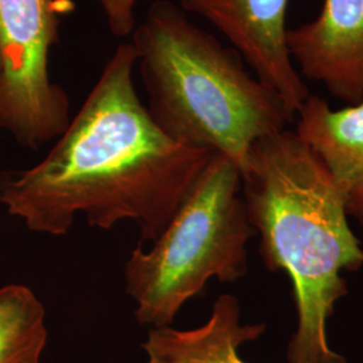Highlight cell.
Returning a JSON list of instances; mask_svg holds the SVG:
<instances>
[{
  "mask_svg": "<svg viewBox=\"0 0 363 363\" xmlns=\"http://www.w3.org/2000/svg\"><path fill=\"white\" fill-rule=\"evenodd\" d=\"M136 55L120 43L67 128L37 164L0 172V205L28 230L65 235L82 214L109 230L132 220L152 244L191 193L213 152L159 128L133 82Z\"/></svg>",
  "mask_w": 363,
  "mask_h": 363,
  "instance_id": "obj_1",
  "label": "cell"
},
{
  "mask_svg": "<svg viewBox=\"0 0 363 363\" xmlns=\"http://www.w3.org/2000/svg\"><path fill=\"white\" fill-rule=\"evenodd\" d=\"M286 46L301 77L347 105L363 100V0H325L311 22L288 28Z\"/></svg>",
  "mask_w": 363,
  "mask_h": 363,
  "instance_id": "obj_7",
  "label": "cell"
},
{
  "mask_svg": "<svg viewBox=\"0 0 363 363\" xmlns=\"http://www.w3.org/2000/svg\"><path fill=\"white\" fill-rule=\"evenodd\" d=\"M289 0H182L181 7L214 27L256 77L296 117L310 91L286 46Z\"/></svg>",
  "mask_w": 363,
  "mask_h": 363,
  "instance_id": "obj_6",
  "label": "cell"
},
{
  "mask_svg": "<svg viewBox=\"0 0 363 363\" xmlns=\"http://www.w3.org/2000/svg\"><path fill=\"white\" fill-rule=\"evenodd\" d=\"M265 331V323L241 322L238 298L220 295L208 320L196 328H148L142 343L145 361L139 363H249L240 357V347Z\"/></svg>",
  "mask_w": 363,
  "mask_h": 363,
  "instance_id": "obj_9",
  "label": "cell"
},
{
  "mask_svg": "<svg viewBox=\"0 0 363 363\" xmlns=\"http://www.w3.org/2000/svg\"><path fill=\"white\" fill-rule=\"evenodd\" d=\"M130 42L147 109L178 143L226 156L242 172L253 144L295 118L238 52L194 23L181 4L154 1Z\"/></svg>",
  "mask_w": 363,
  "mask_h": 363,
  "instance_id": "obj_3",
  "label": "cell"
},
{
  "mask_svg": "<svg viewBox=\"0 0 363 363\" xmlns=\"http://www.w3.org/2000/svg\"><path fill=\"white\" fill-rule=\"evenodd\" d=\"M296 116L295 133L322 160L342 193L347 216L363 228V100L335 111L310 94Z\"/></svg>",
  "mask_w": 363,
  "mask_h": 363,
  "instance_id": "obj_8",
  "label": "cell"
},
{
  "mask_svg": "<svg viewBox=\"0 0 363 363\" xmlns=\"http://www.w3.org/2000/svg\"><path fill=\"white\" fill-rule=\"evenodd\" d=\"M69 0H0V130L39 150L67 128L70 100L52 81L50 54Z\"/></svg>",
  "mask_w": 363,
  "mask_h": 363,
  "instance_id": "obj_5",
  "label": "cell"
},
{
  "mask_svg": "<svg viewBox=\"0 0 363 363\" xmlns=\"http://www.w3.org/2000/svg\"><path fill=\"white\" fill-rule=\"evenodd\" d=\"M241 195L264 265L292 283L298 322L286 363H347L331 347L327 325L349 294L342 272L362 269L363 247L337 183L286 128L253 144L241 172Z\"/></svg>",
  "mask_w": 363,
  "mask_h": 363,
  "instance_id": "obj_2",
  "label": "cell"
},
{
  "mask_svg": "<svg viewBox=\"0 0 363 363\" xmlns=\"http://www.w3.org/2000/svg\"><path fill=\"white\" fill-rule=\"evenodd\" d=\"M139 0H99L111 33L117 38H128L136 22V7Z\"/></svg>",
  "mask_w": 363,
  "mask_h": 363,
  "instance_id": "obj_11",
  "label": "cell"
},
{
  "mask_svg": "<svg viewBox=\"0 0 363 363\" xmlns=\"http://www.w3.org/2000/svg\"><path fill=\"white\" fill-rule=\"evenodd\" d=\"M48 337L35 292L23 284L0 286V363H40Z\"/></svg>",
  "mask_w": 363,
  "mask_h": 363,
  "instance_id": "obj_10",
  "label": "cell"
},
{
  "mask_svg": "<svg viewBox=\"0 0 363 363\" xmlns=\"http://www.w3.org/2000/svg\"><path fill=\"white\" fill-rule=\"evenodd\" d=\"M255 234L241 195V171L226 156L213 154L151 247L139 244L124 265L125 292L136 304L138 323L169 327L211 279H242Z\"/></svg>",
  "mask_w": 363,
  "mask_h": 363,
  "instance_id": "obj_4",
  "label": "cell"
}]
</instances>
